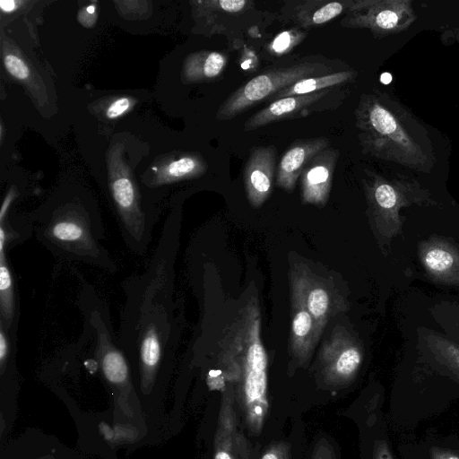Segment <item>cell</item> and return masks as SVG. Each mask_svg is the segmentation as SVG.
I'll list each match as a JSON object with an SVG mask.
<instances>
[{
  "label": "cell",
  "instance_id": "1",
  "mask_svg": "<svg viewBox=\"0 0 459 459\" xmlns=\"http://www.w3.org/2000/svg\"><path fill=\"white\" fill-rule=\"evenodd\" d=\"M221 341L222 356L240 364L247 420L259 429L268 409V359L261 339L259 307L242 309Z\"/></svg>",
  "mask_w": 459,
  "mask_h": 459
},
{
  "label": "cell",
  "instance_id": "2",
  "mask_svg": "<svg viewBox=\"0 0 459 459\" xmlns=\"http://www.w3.org/2000/svg\"><path fill=\"white\" fill-rule=\"evenodd\" d=\"M358 138L364 152L413 168H423L427 157L397 117L374 95H362L355 110Z\"/></svg>",
  "mask_w": 459,
  "mask_h": 459
},
{
  "label": "cell",
  "instance_id": "3",
  "mask_svg": "<svg viewBox=\"0 0 459 459\" xmlns=\"http://www.w3.org/2000/svg\"><path fill=\"white\" fill-rule=\"evenodd\" d=\"M102 229L101 222L79 212L52 214L50 219L36 224L39 238L54 253L108 268L110 261L100 244Z\"/></svg>",
  "mask_w": 459,
  "mask_h": 459
},
{
  "label": "cell",
  "instance_id": "4",
  "mask_svg": "<svg viewBox=\"0 0 459 459\" xmlns=\"http://www.w3.org/2000/svg\"><path fill=\"white\" fill-rule=\"evenodd\" d=\"M331 73H333V67L317 61L271 68L235 90L218 108L216 118L220 121L230 120L301 79Z\"/></svg>",
  "mask_w": 459,
  "mask_h": 459
},
{
  "label": "cell",
  "instance_id": "5",
  "mask_svg": "<svg viewBox=\"0 0 459 459\" xmlns=\"http://www.w3.org/2000/svg\"><path fill=\"white\" fill-rule=\"evenodd\" d=\"M346 84L307 94L282 98L252 115L244 124V131H253L272 123L300 118L313 113L339 108L349 95Z\"/></svg>",
  "mask_w": 459,
  "mask_h": 459
},
{
  "label": "cell",
  "instance_id": "6",
  "mask_svg": "<svg viewBox=\"0 0 459 459\" xmlns=\"http://www.w3.org/2000/svg\"><path fill=\"white\" fill-rule=\"evenodd\" d=\"M414 20L410 1L353 0L340 24L349 29H368L375 37H385L407 29Z\"/></svg>",
  "mask_w": 459,
  "mask_h": 459
},
{
  "label": "cell",
  "instance_id": "7",
  "mask_svg": "<svg viewBox=\"0 0 459 459\" xmlns=\"http://www.w3.org/2000/svg\"><path fill=\"white\" fill-rule=\"evenodd\" d=\"M198 4V14L204 18L210 33L224 35L233 44L246 30L271 21L256 9L253 0H210Z\"/></svg>",
  "mask_w": 459,
  "mask_h": 459
},
{
  "label": "cell",
  "instance_id": "8",
  "mask_svg": "<svg viewBox=\"0 0 459 459\" xmlns=\"http://www.w3.org/2000/svg\"><path fill=\"white\" fill-rule=\"evenodd\" d=\"M367 174L364 188L370 215L378 231L392 237L400 228L398 211L408 203L407 194L411 186L403 182H389L370 171Z\"/></svg>",
  "mask_w": 459,
  "mask_h": 459
},
{
  "label": "cell",
  "instance_id": "9",
  "mask_svg": "<svg viewBox=\"0 0 459 459\" xmlns=\"http://www.w3.org/2000/svg\"><path fill=\"white\" fill-rule=\"evenodd\" d=\"M290 280V290L300 296L322 333L329 319L342 310V299L331 283L303 264L291 268Z\"/></svg>",
  "mask_w": 459,
  "mask_h": 459
},
{
  "label": "cell",
  "instance_id": "10",
  "mask_svg": "<svg viewBox=\"0 0 459 459\" xmlns=\"http://www.w3.org/2000/svg\"><path fill=\"white\" fill-rule=\"evenodd\" d=\"M363 359L362 348L343 327H336L324 342L320 360L326 377L333 380H348L358 371Z\"/></svg>",
  "mask_w": 459,
  "mask_h": 459
},
{
  "label": "cell",
  "instance_id": "11",
  "mask_svg": "<svg viewBox=\"0 0 459 459\" xmlns=\"http://www.w3.org/2000/svg\"><path fill=\"white\" fill-rule=\"evenodd\" d=\"M352 4L353 0H289L284 2L276 18L307 30L348 13Z\"/></svg>",
  "mask_w": 459,
  "mask_h": 459
},
{
  "label": "cell",
  "instance_id": "12",
  "mask_svg": "<svg viewBox=\"0 0 459 459\" xmlns=\"http://www.w3.org/2000/svg\"><path fill=\"white\" fill-rule=\"evenodd\" d=\"M277 152L274 146L251 150L244 168L246 195L254 208L260 207L270 196L275 175Z\"/></svg>",
  "mask_w": 459,
  "mask_h": 459
},
{
  "label": "cell",
  "instance_id": "13",
  "mask_svg": "<svg viewBox=\"0 0 459 459\" xmlns=\"http://www.w3.org/2000/svg\"><path fill=\"white\" fill-rule=\"evenodd\" d=\"M337 149L328 147L314 156L301 175V196L304 204L323 206L328 201L336 161Z\"/></svg>",
  "mask_w": 459,
  "mask_h": 459
},
{
  "label": "cell",
  "instance_id": "14",
  "mask_svg": "<svg viewBox=\"0 0 459 459\" xmlns=\"http://www.w3.org/2000/svg\"><path fill=\"white\" fill-rule=\"evenodd\" d=\"M328 147H330V141L326 137L301 139L293 142L278 164L277 186L287 192H291L307 162Z\"/></svg>",
  "mask_w": 459,
  "mask_h": 459
},
{
  "label": "cell",
  "instance_id": "15",
  "mask_svg": "<svg viewBox=\"0 0 459 459\" xmlns=\"http://www.w3.org/2000/svg\"><path fill=\"white\" fill-rule=\"evenodd\" d=\"M419 256L428 274L435 281L459 285V250L439 238L422 242Z\"/></svg>",
  "mask_w": 459,
  "mask_h": 459
},
{
  "label": "cell",
  "instance_id": "16",
  "mask_svg": "<svg viewBox=\"0 0 459 459\" xmlns=\"http://www.w3.org/2000/svg\"><path fill=\"white\" fill-rule=\"evenodd\" d=\"M291 323L290 329V350L296 359L306 362L314 351L321 333L313 316L304 305L300 296L290 290Z\"/></svg>",
  "mask_w": 459,
  "mask_h": 459
},
{
  "label": "cell",
  "instance_id": "17",
  "mask_svg": "<svg viewBox=\"0 0 459 459\" xmlns=\"http://www.w3.org/2000/svg\"><path fill=\"white\" fill-rule=\"evenodd\" d=\"M228 64V56L218 51H200L187 58L184 74L190 82H204L221 77Z\"/></svg>",
  "mask_w": 459,
  "mask_h": 459
},
{
  "label": "cell",
  "instance_id": "18",
  "mask_svg": "<svg viewBox=\"0 0 459 459\" xmlns=\"http://www.w3.org/2000/svg\"><path fill=\"white\" fill-rule=\"evenodd\" d=\"M7 248L0 247V324L10 336L14 335L17 321V304L14 279L7 261Z\"/></svg>",
  "mask_w": 459,
  "mask_h": 459
},
{
  "label": "cell",
  "instance_id": "19",
  "mask_svg": "<svg viewBox=\"0 0 459 459\" xmlns=\"http://www.w3.org/2000/svg\"><path fill=\"white\" fill-rule=\"evenodd\" d=\"M356 71L352 69L333 72L325 75L301 79L269 98L271 102L295 95L307 94L327 88L346 84L355 80Z\"/></svg>",
  "mask_w": 459,
  "mask_h": 459
},
{
  "label": "cell",
  "instance_id": "20",
  "mask_svg": "<svg viewBox=\"0 0 459 459\" xmlns=\"http://www.w3.org/2000/svg\"><path fill=\"white\" fill-rule=\"evenodd\" d=\"M425 342L437 359L459 378V345L433 332L425 334Z\"/></svg>",
  "mask_w": 459,
  "mask_h": 459
},
{
  "label": "cell",
  "instance_id": "21",
  "mask_svg": "<svg viewBox=\"0 0 459 459\" xmlns=\"http://www.w3.org/2000/svg\"><path fill=\"white\" fill-rule=\"evenodd\" d=\"M307 36V30L295 27L283 30L265 44L264 53L268 59L279 58L292 51Z\"/></svg>",
  "mask_w": 459,
  "mask_h": 459
},
{
  "label": "cell",
  "instance_id": "22",
  "mask_svg": "<svg viewBox=\"0 0 459 459\" xmlns=\"http://www.w3.org/2000/svg\"><path fill=\"white\" fill-rule=\"evenodd\" d=\"M205 170L206 163L201 157L187 155L169 162L164 173L170 182L198 177Z\"/></svg>",
  "mask_w": 459,
  "mask_h": 459
},
{
  "label": "cell",
  "instance_id": "23",
  "mask_svg": "<svg viewBox=\"0 0 459 459\" xmlns=\"http://www.w3.org/2000/svg\"><path fill=\"white\" fill-rule=\"evenodd\" d=\"M4 64L8 73L19 80H25L30 75L27 65L20 57L8 54L4 57Z\"/></svg>",
  "mask_w": 459,
  "mask_h": 459
},
{
  "label": "cell",
  "instance_id": "24",
  "mask_svg": "<svg viewBox=\"0 0 459 459\" xmlns=\"http://www.w3.org/2000/svg\"><path fill=\"white\" fill-rule=\"evenodd\" d=\"M131 102L128 98H120L115 100L108 108L106 114L108 118H116L123 115L129 108Z\"/></svg>",
  "mask_w": 459,
  "mask_h": 459
},
{
  "label": "cell",
  "instance_id": "25",
  "mask_svg": "<svg viewBox=\"0 0 459 459\" xmlns=\"http://www.w3.org/2000/svg\"><path fill=\"white\" fill-rule=\"evenodd\" d=\"M430 455L432 459H459L456 454L437 447L431 448Z\"/></svg>",
  "mask_w": 459,
  "mask_h": 459
},
{
  "label": "cell",
  "instance_id": "26",
  "mask_svg": "<svg viewBox=\"0 0 459 459\" xmlns=\"http://www.w3.org/2000/svg\"><path fill=\"white\" fill-rule=\"evenodd\" d=\"M18 4V2L13 0H2L0 2V7L2 11L5 13H11L17 8Z\"/></svg>",
  "mask_w": 459,
  "mask_h": 459
},
{
  "label": "cell",
  "instance_id": "27",
  "mask_svg": "<svg viewBox=\"0 0 459 459\" xmlns=\"http://www.w3.org/2000/svg\"><path fill=\"white\" fill-rule=\"evenodd\" d=\"M377 459H392V456L385 444L380 446Z\"/></svg>",
  "mask_w": 459,
  "mask_h": 459
},
{
  "label": "cell",
  "instance_id": "28",
  "mask_svg": "<svg viewBox=\"0 0 459 459\" xmlns=\"http://www.w3.org/2000/svg\"><path fill=\"white\" fill-rule=\"evenodd\" d=\"M261 459H281V457L277 452L269 451L265 453Z\"/></svg>",
  "mask_w": 459,
  "mask_h": 459
},
{
  "label": "cell",
  "instance_id": "29",
  "mask_svg": "<svg viewBox=\"0 0 459 459\" xmlns=\"http://www.w3.org/2000/svg\"><path fill=\"white\" fill-rule=\"evenodd\" d=\"M214 459H232L231 456L225 451H218Z\"/></svg>",
  "mask_w": 459,
  "mask_h": 459
},
{
  "label": "cell",
  "instance_id": "30",
  "mask_svg": "<svg viewBox=\"0 0 459 459\" xmlns=\"http://www.w3.org/2000/svg\"><path fill=\"white\" fill-rule=\"evenodd\" d=\"M458 39H459V35H458Z\"/></svg>",
  "mask_w": 459,
  "mask_h": 459
}]
</instances>
